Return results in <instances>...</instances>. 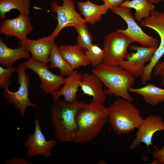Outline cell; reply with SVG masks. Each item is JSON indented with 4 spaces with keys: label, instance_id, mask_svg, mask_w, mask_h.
I'll use <instances>...</instances> for the list:
<instances>
[{
    "label": "cell",
    "instance_id": "cell-17",
    "mask_svg": "<svg viewBox=\"0 0 164 164\" xmlns=\"http://www.w3.org/2000/svg\"><path fill=\"white\" fill-rule=\"evenodd\" d=\"M60 53L74 70L91 64L85 52L77 44L73 45H63L59 47Z\"/></svg>",
    "mask_w": 164,
    "mask_h": 164
},
{
    "label": "cell",
    "instance_id": "cell-18",
    "mask_svg": "<svg viewBox=\"0 0 164 164\" xmlns=\"http://www.w3.org/2000/svg\"><path fill=\"white\" fill-rule=\"evenodd\" d=\"M30 57L29 52L21 46L15 49L8 47L0 38V63L2 67H12L14 62L22 59H28Z\"/></svg>",
    "mask_w": 164,
    "mask_h": 164
},
{
    "label": "cell",
    "instance_id": "cell-32",
    "mask_svg": "<svg viewBox=\"0 0 164 164\" xmlns=\"http://www.w3.org/2000/svg\"><path fill=\"white\" fill-rule=\"evenodd\" d=\"M26 161L24 158H14L6 162V164H30Z\"/></svg>",
    "mask_w": 164,
    "mask_h": 164
},
{
    "label": "cell",
    "instance_id": "cell-1",
    "mask_svg": "<svg viewBox=\"0 0 164 164\" xmlns=\"http://www.w3.org/2000/svg\"><path fill=\"white\" fill-rule=\"evenodd\" d=\"M109 109L103 104L92 101L78 112L77 129L72 142L77 143L87 142L98 136L108 121Z\"/></svg>",
    "mask_w": 164,
    "mask_h": 164
},
{
    "label": "cell",
    "instance_id": "cell-14",
    "mask_svg": "<svg viewBox=\"0 0 164 164\" xmlns=\"http://www.w3.org/2000/svg\"><path fill=\"white\" fill-rule=\"evenodd\" d=\"M55 38L50 35L37 40L26 38L19 40V46H21L30 52L34 59L46 64L51 50L55 42Z\"/></svg>",
    "mask_w": 164,
    "mask_h": 164
},
{
    "label": "cell",
    "instance_id": "cell-7",
    "mask_svg": "<svg viewBox=\"0 0 164 164\" xmlns=\"http://www.w3.org/2000/svg\"><path fill=\"white\" fill-rule=\"evenodd\" d=\"M111 9L114 13L124 20L127 25L126 29H117L116 31L126 35L134 42L138 43L142 46L156 47L159 46L158 39L146 34L138 25L132 14L131 8L119 6Z\"/></svg>",
    "mask_w": 164,
    "mask_h": 164
},
{
    "label": "cell",
    "instance_id": "cell-23",
    "mask_svg": "<svg viewBox=\"0 0 164 164\" xmlns=\"http://www.w3.org/2000/svg\"><path fill=\"white\" fill-rule=\"evenodd\" d=\"M120 6L135 9V18L138 22H141L143 19L149 17L150 12L154 10L155 8L154 4L151 3L148 0H126L123 2Z\"/></svg>",
    "mask_w": 164,
    "mask_h": 164
},
{
    "label": "cell",
    "instance_id": "cell-25",
    "mask_svg": "<svg viewBox=\"0 0 164 164\" xmlns=\"http://www.w3.org/2000/svg\"><path fill=\"white\" fill-rule=\"evenodd\" d=\"M86 22L79 24L75 28L78 33L77 44L84 49L87 50L93 44V37L89 31Z\"/></svg>",
    "mask_w": 164,
    "mask_h": 164
},
{
    "label": "cell",
    "instance_id": "cell-12",
    "mask_svg": "<svg viewBox=\"0 0 164 164\" xmlns=\"http://www.w3.org/2000/svg\"><path fill=\"white\" fill-rule=\"evenodd\" d=\"M35 127L33 134L29 135L24 143L27 149V154L29 156L41 155L46 158L51 156L50 151L55 145L56 142L53 139L46 140L42 132L38 117L35 121Z\"/></svg>",
    "mask_w": 164,
    "mask_h": 164
},
{
    "label": "cell",
    "instance_id": "cell-30",
    "mask_svg": "<svg viewBox=\"0 0 164 164\" xmlns=\"http://www.w3.org/2000/svg\"><path fill=\"white\" fill-rule=\"evenodd\" d=\"M152 154L154 159L152 164H164V145L160 149L154 151Z\"/></svg>",
    "mask_w": 164,
    "mask_h": 164
},
{
    "label": "cell",
    "instance_id": "cell-6",
    "mask_svg": "<svg viewBox=\"0 0 164 164\" xmlns=\"http://www.w3.org/2000/svg\"><path fill=\"white\" fill-rule=\"evenodd\" d=\"M16 69L18 83L20 85L18 90L15 92H12L8 88H5L3 91V95L6 100L7 103L14 104L15 108L19 110L21 117L23 118L27 107L36 108L37 105L31 102L29 98V80L26 74V69L24 63L19 64Z\"/></svg>",
    "mask_w": 164,
    "mask_h": 164
},
{
    "label": "cell",
    "instance_id": "cell-5",
    "mask_svg": "<svg viewBox=\"0 0 164 164\" xmlns=\"http://www.w3.org/2000/svg\"><path fill=\"white\" fill-rule=\"evenodd\" d=\"M134 41L124 34L116 30L104 37L103 62L111 65H118L130 56L128 51L129 45Z\"/></svg>",
    "mask_w": 164,
    "mask_h": 164
},
{
    "label": "cell",
    "instance_id": "cell-22",
    "mask_svg": "<svg viewBox=\"0 0 164 164\" xmlns=\"http://www.w3.org/2000/svg\"><path fill=\"white\" fill-rule=\"evenodd\" d=\"M48 60L50 62V67L58 69L60 72V75L63 77L69 76L74 70L62 56L59 47L55 43L50 53Z\"/></svg>",
    "mask_w": 164,
    "mask_h": 164
},
{
    "label": "cell",
    "instance_id": "cell-29",
    "mask_svg": "<svg viewBox=\"0 0 164 164\" xmlns=\"http://www.w3.org/2000/svg\"><path fill=\"white\" fill-rule=\"evenodd\" d=\"M152 75L160 76L161 77V84L164 87V60L157 62L153 68Z\"/></svg>",
    "mask_w": 164,
    "mask_h": 164
},
{
    "label": "cell",
    "instance_id": "cell-28",
    "mask_svg": "<svg viewBox=\"0 0 164 164\" xmlns=\"http://www.w3.org/2000/svg\"><path fill=\"white\" fill-rule=\"evenodd\" d=\"M16 68L7 67L5 68L0 66V87L7 88L11 84L10 78L12 73L16 71Z\"/></svg>",
    "mask_w": 164,
    "mask_h": 164
},
{
    "label": "cell",
    "instance_id": "cell-19",
    "mask_svg": "<svg viewBox=\"0 0 164 164\" xmlns=\"http://www.w3.org/2000/svg\"><path fill=\"white\" fill-rule=\"evenodd\" d=\"M77 6L81 11L80 14L84 17L86 22L92 25L100 21L102 15L109 9L104 4H95L88 0L85 2H78Z\"/></svg>",
    "mask_w": 164,
    "mask_h": 164
},
{
    "label": "cell",
    "instance_id": "cell-13",
    "mask_svg": "<svg viewBox=\"0 0 164 164\" xmlns=\"http://www.w3.org/2000/svg\"><path fill=\"white\" fill-rule=\"evenodd\" d=\"M33 27L29 15L20 14L17 17L4 19L1 23L0 33L7 37L15 36L19 40L27 38Z\"/></svg>",
    "mask_w": 164,
    "mask_h": 164
},
{
    "label": "cell",
    "instance_id": "cell-31",
    "mask_svg": "<svg viewBox=\"0 0 164 164\" xmlns=\"http://www.w3.org/2000/svg\"><path fill=\"white\" fill-rule=\"evenodd\" d=\"M109 9L119 6L125 0H101Z\"/></svg>",
    "mask_w": 164,
    "mask_h": 164
},
{
    "label": "cell",
    "instance_id": "cell-3",
    "mask_svg": "<svg viewBox=\"0 0 164 164\" xmlns=\"http://www.w3.org/2000/svg\"><path fill=\"white\" fill-rule=\"evenodd\" d=\"M91 71L107 87L104 90L106 95H114L133 101L129 90L134 85L135 77L120 66L111 65L102 62Z\"/></svg>",
    "mask_w": 164,
    "mask_h": 164
},
{
    "label": "cell",
    "instance_id": "cell-8",
    "mask_svg": "<svg viewBox=\"0 0 164 164\" xmlns=\"http://www.w3.org/2000/svg\"><path fill=\"white\" fill-rule=\"evenodd\" d=\"M24 63L26 69L33 71L39 76L41 81L40 87L46 94H51L58 91L66 81V78L50 71L46 63L32 57L29 58Z\"/></svg>",
    "mask_w": 164,
    "mask_h": 164
},
{
    "label": "cell",
    "instance_id": "cell-33",
    "mask_svg": "<svg viewBox=\"0 0 164 164\" xmlns=\"http://www.w3.org/2000/svg\"><path fill=\"white\" fill-rule=\"evenodd\" d=\"M151 3L155 4H158L161 2H162L164 0H148Z\"/></svg>",
    "mask_w": 164,
    "mask_h": 164
},
{
    "label": "cell",
    "instance_id": "cell-27",
    "mask_svg": "<svg viewBox=\"0 0 164 164\" xmlns=\"http://www.w3.org/2000/svg\"><path fill=\"white\" fill-rule=\"evenodd\" d=\"M86 50V54L93 68L103 62L104 51L97 45L93 44Z\"/></svg>",
    "mask_w": 164,
    "mask_h": 164
},
{
    "label": "cell",
    "instance_id": "cell-26",
    "mask_svg": "<svg viewBox=\"0 0 164 164\" xmlns=\"http://www.w3.org/2000/svg\"><path fill=\"white\" fill-rule=\"evenodd\" d=\"M164 54V48L159 45L150 61L145 65L140 77L142 84L145 85L148 81L151 80L153 68Z\"/></svg>",
    "mask_w": 164,
    "mask_h": 164
},
{
    "label": "cell",
    "instance_id": "cell-2",
    "mask_svg": "<svg viewBox=\"0 0 164 164\" xmlns=\"http://www.w3.org/2000/svg\"><path fill=\"white\" fill-rule=\"evenodd\" d=\"M86 104L77 100L69 102L64 100L55 101L51 107V122L56 138L63 142H72L76 131V116Z\"/></svg>",
    "mask_w": 164,
    "mask_h": 164
},
{
    "label": "cell",
    "instance_id": "cell-16",
    "mask_svg": "<svg viewBox=\"0 0 164 164\" xmlns=\"http://www.w3.org/2000/svg\"><path fill=\"white\" fill-rule=\"evenodd\" d=\"M82 75L78 71L74 70L66 78L63 87L60 90L51 94L53 100L55 101L59 100L60 96H63L64 100L68 102H72L77 100V93Z\"/></svg>",
    "mask_w": 164,
    "mask_h": 164
},
{
    "label": "cell",
    "instance_id": "cell-10",
    "mask_svg": "<svg viewBox=\"0 0 164 164\" xmlns=\"http://www.w3.org/2000/svg\"><path fill=\"white\" fill-rule=\"evenodd\" d=\"M129 47L130 50L136 52L130 53L129 56L121 62L119 65L135 77L138 78L142 74L146 64L150 61L157 47L134 45Z\"/></svg>",
    "mask_w": 164,
    "mask_h": 164
},
{
    "label": "cell",
    "instance_id": "cell-20",
    "mask_svg": "<svg viewBox=\"0 0 164 164\" xmlns=\"http://www.w3.org/2000/svg\"><path fill=\"white\" fill-rule=\"evenodd\" d=\"M129 92L137 93L141 95L148 104L154 106L164 101V89L151 84L139 88L132 87Z\"/></svg>",
    "mask_w": 164,
    "mask_h": 164
},
{
    "label": "cell",
    "instance_id": "cell-4",
    "mask_svg": "<svg viewBox=\"0 0 164 164\" xmlns=\"http://www.w3.org/2000/svg\"><path fill=\"white\" fill-rule=\"evenodd\" d=\"M132 102L120 98L108 107V121L117 134L121 135L132 132L138 129L143 121L140 110Z\"/></svg>",
    "mask_w": 164,
    "mask_h": 164
},
{
    "label": "cell",
    "instance_id": "cell-15",
    "mask_svg": "<svg viewBox=\"0 0 164 164\" xmlns=\"http://www.w3.org/2000/svg\"><path fill=\"white\" fill-rule=\"evenodd\" d=\"M103 83L94 74L85 73L82 75L80 87L83 93L93 97V101L104 104L106 94L103 88Z\"/></svg>",
    "mask_w": 164,
    "mask_h": 164
},
{
    "label": "cell",
    "instance_id": "cell-9",
    "mask_svg": "<svg viewBox=\"0 0 164 164\" xmlns=\"http://www.w3.org/2000/svg\"><path fill=\"white\" fill-rule=\"evenodd\" d=\"M63 4L59 5L55 0L52 1L50 6L57 15V24L51 35L56 38L61 31L67 26L75 27L80 23L86 22L80 14L75 9L74 0H62Z\"/></svg>",
    "mask_w": 164,
    "mask_h": 164
},
{
    "label": "cell",
    "instance_id": "cell-24",
    "mask_svg": "<svg viewBox=\"0 0 164 164\" xmlns=\"http://www.w3.org/2000/svg\"><path fill=\"white\" fill-rule=\"evenodd\" d=\"M30 0H0V18L5 19V14L13 9L18 10L22 15H29Z\"/></svg>",
    "mask_w": 164,
    "mask_h": 164
},
{
    "label": "cell",
    "instance_id": "cell-21",
    "mask_svg": "<svg viewBox=\"0 0 164 164\" xmlns=\"http://www.w3.org/2000/svg\"><path fill=\"white\" fill-rule=\"evenodd\" d=\"M140 25L142 27H149L155 31L160 38L159 45L164 48V12L152 11L149 17L141 21Z\"/></svg>",
    "mask_w": 164,
    "mask_h": 164
},
{
    "label": "cell",
    "instance_id": "cell-11",
    "mask_svg": "<svg viewBox=\"0 0 164 164\" xmlns=\"http://www.w3.org/2000/svg\"><path fill=\"white\" fill-rule=\"evenodd\" d=\"M138 129L135 138L129 145L130 150L135 149L141 143L145 144L147 149L152 145L154 134L157 132L164 131V121L160 116L150 114L144 118Z\"/></svg>",
    "mask_w": 164,
    "mask_h": 164
}]
</instances>
